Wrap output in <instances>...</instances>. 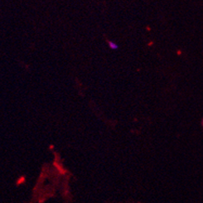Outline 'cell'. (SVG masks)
Masks as SVG:
<instances>
[{"label":"cell","instance_id":"obj_1","mask_svg":"<svg viewBox=\"0 0 203 203\" xmlns=\"http://www.w3.org/2000/svg\"><path fill=\"white\" fill-rule=\"evenodd\" d=\"M109 45H110V47L111 49H113V50H116V49H118V45L115 44V42L109 41Z\"/></svg>","mask_w":203,"mask_h":203}]
</instances>
